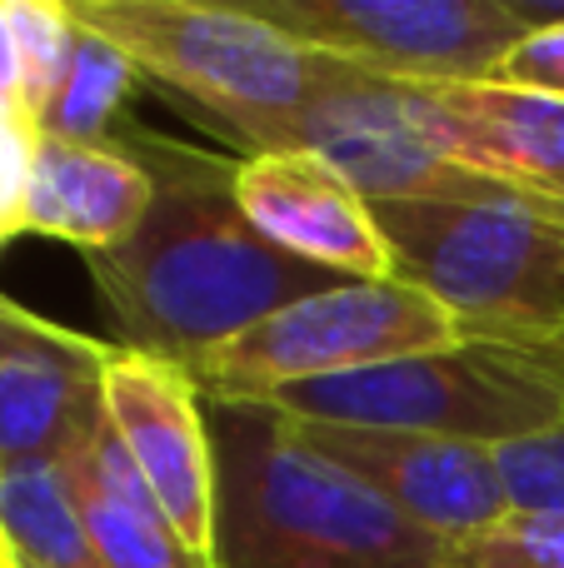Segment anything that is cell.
Masks as SVG:
<instances>
[{"instance_id": "6da1fadb", "label": "cell", "mask_w": 564, "mask_h": 568, "mask_svg": "<svg viewBox=\"0 0 564 568\" xmlns=\"http://www.w3.org/2000/svg\"><path fill=\"white\" fill-rule=\"evenodd\" d=\"M115 140L145 165L155 190L135 235L85 260L120 344L195 369L265 314L335 284V275L275 250L245 220L235 155L145 125H125Z\"/></svg>"}, {"instance_id": "7a4b0ae2", "label": "cell", "mask_w": 564, "mask_h": 568, "mask_svg": "<svg viewBox=\"0 0 564 568\" xmlns=\"http://www.w3.org/2000/svg\"><path fill=\"white\" fill-rule=\"evenodd\" d=\"M215 568H440L445 539L410 524L270 404L210 399Z\"/></svg>"}, {"instance_id": "3957f363", "label": "cell", "mask_w": 564, "mask_h": 568, "mask_svg": "<svg viewBox=\"0 0 564 568\" xmlns=\"http://www.w3.org/2000/svg\"><path fill=\"white\" fill-rule=\"evenodd\" d=\"M110 40L140 80L160 85L245 155L295 150L320 80V55L260 20L250 6L205 0H66Z\"/></svg>"}, {"instance_id": "277c9868", "label": "cell", "mask_w": 564, "mask_h": 568, "mask_svg": "<svg viewBox=\"0 0 564 568\" xmlns=\"http://www.w3.org/2000/svg\"><path fill=\"white\" fill-rule=\"evenodd\" d=\"M395 280L455 314L470 339L545 344L564 329V220L550 200L375 205Z\"/></svg>"}, {"instance_id": "5b68a950", "label": "cell", "mask_w": 564, "mask_h": 568, "mask_svg": "<svg viewBox=\"0 0 564 568\" xmlns=\"http://www.w3.org/2000/svg\"><path fill=\"white\" fill-rule=\"evenodd\" d=\"M265 404L300 424L425 434V439L500 449L564 419V384L530 349L465 339L455 349H430L340 379L295 384Z\"/></svg>"}, {"instance_id": "8992f818", "label": "cell", "mask_w": 564, "mask_h": 568, "mask_svg": "<svg viewBox=\"0 0 564 568\" xmlns=\"http://www.w3.org/2000/svg\"><path fill=\"white\" fill-rule=\"evenodd\" d=\"M470 334L455 314L405 280H335L265 314L195 364L210 399L265 404L280 389L375 369L430 349H455Z\"/></svg>"}, {"instance_id": "52a82bcc", "label": "cell", "mask_w": 564, "mask_h": 568, "mask_svg": "<svg viewBox=\"0 0 564 568\" xmlns=\"http://www.w3.org/2000/svg\"><path fill=\"white\" fill-rule=\"evenodd\" d=\"M310 55L410 90L485 85L530 36L510 0H245Z\"/></svg>"}, {"instance_id": "ba28073f", "label": "cell", "mask_w": 564, "mask_h": 568, "mask_svg": "<svg viewBox=\"0 0 564 568\" xmlns=\"http://www.w3.org/2000/svg\"><path fill=\"white\" fill-rule=\"evenodd\" d=\"M295 150L325 160L370 205L400 200H530L450 160L425 120L420 90L375 80L320 55V80L295 130Z\"/></svg>"}, {"instance_id": "9c48e42d", "label": "cell", "mask_w": 564, "mask_h": 568, "mask_svg": "<svg viewBox=\"0 0 564 568\" xmlns=\"http://www.w3.org/2000/svg\"><path fill=\"white\" fill-rule=\"evenodd\" d=\"M100 404L170 529L215 564V429L195 369L115 339Z\"/></svg>"}, {"instance_id": "30bf717a", "label": "cell", "mask_w": 564, "mask_h": 568, "mask_svg": "<svg viewBox=\"0 0 564 568\" xmlns=\"http://www.w3.org/2000/svg\"><path fill=\"white\" fill-rule=\"evenodd\" d=\"M110 344L0 294V464L60 459L95 424Z\"/></svg>"}, {"instance_id": "8fae6325", "label": "cell", "mask_w": 564, "mask_h": 568, "mask_svg": "<svg viewBox=\"0 0 564 568\" xmlns=\"http://www.w3.org/2000/svg\"><path fill=\"white\" fill-rule=\"evenodd\" d=\"M300 429L325 459H335L365 489H375L390 509H400L410 524H420L445 544L470 539L510 514L495 449L460 439H425V434L330 429V424H300Z\"/></svg>"}, {"instance_id": "7c38bea8", "label": "cell", "mask_w": 564, "mask_h": 568, "mask_svg": "<svg viewBox=\"0 0 564 568\" xmlns=\"http://www.w3.org/2000/svg\"><path fill=\"white\" fill-rule=\"evenodd\" d=\"M245 220L275 250L335 280H395V255L375 205L305 150L245 155L235 170Z\"/></svg>"}, {"instance_id": "4fadbf2b", "label": "cell", "mask_w": 564, "mask_h": 568, "mask_svg": "<svg viewBox=\"0 0 564 568\" xmlns=\"http://www.w3.org/2000/svg\"><path fill=\"white\" fill-rule=\"evenodd\" d=\"M420 100L450 160L530 200L564 205V100L495 80L420 90Z\"/></svg>"}, {"instance_id": "5bb4252c", "label": "cell", "mask_w": 564, "mask_h": 568, "mask_svg": "<svg viewBox=\"0 0 564 568\" xmlns=\"http://www.w3.org/2000/svg\"><path fill=\"white\" fill-rule=\"evenodd\" d=\"M150 195L155 190H150L145 165L120 140H100V145L36 140L20 230L60 240L85 260L110 255L140 230Z\"/></svg>"}, {"instance_id": "9a60e30c", "label": "cell", "mask_w": 564, "mask_h": 568, "mask_svg": "<svg viewBox=\"0 0 564 568\" xmlns=\"http://www.w3.org/2000/svg\"><path fill=\"white\" fill-rule=\"evenodd\" d=\"M66 459L100 568H215L170 529L155 494L145 489L125 444L110 429L105 404H100L95 424L66 449Z\"/></svg>"}, {"instance_id": "2e32d148", "label": "cell", "mask_w": 564, "mask_h": 568, "mask_svg": "<svg viewBox=\"0 0 564 568\" xmlns=\"http://www.w3.org/2000/svg\"><path fill=\"white\" fill-rule=\"evenodd\" d=\"M0 554L6 568H100L66 454L0 464Z\"/></svg>"}, {"instance_id": "e0dca14e", "label": "cell", "mask_w": 564, "mask_h": 568, "mask_svg": "<svg viewBox=\"0 0 564 568\" xmlns=\"http://www.w3.org/2000/svg\"><path fill=\"white\" fill-rule=\"evenodd\" d=\"M140 85V70L110 45L100 30L75 20L70 10V40L60 70L50 80L36 115L40 140H70V145H100L125 130V105Z\"/></svg>"}, {"instance_id": "ac0fdd59", "label": "cell", "mask_w": 564, "mask_h": 568, "mask_svg": "<svg viewBox=\"0 0 564 568\" xmlns=\"http://www.w3.org/2000/svg\"><path fill=\"white\" fill-rule=\"evenodd\" d=\"M440 568H564V509L560 514L510 509L490 529L445 544Z\"/></svg>"}, {"instance_id": "d6986e66", "label": "cell", "mask_w": 564, "mask_h": 568, "mask_svg": "<svg viewBox=\"0 0 564 568\" xmlns=\"http://www.w3.org/2000/svg\"><path fill=\"white\" fill-rule=\"evenodd\" d=\"M495 469H500V484H505L510 509L560 514L564 509V419L525 434V439L500 444Z\"/></svg>"}, {"instance_id": "ffe728a7", "label": "cell", "mask_w": 564, "mask_h": 568, "mask_svg": "<svg viewBox=\"0 0 564 568\" xmlns=\"http://www.w3.org/2000/svg\"><path fill=\"white\" fill-rule=\"evenodd\" d=\"M36 130L20 115L0 105V250L20 240V210H26V180H30V155H36Z\"/></svg>"}, {"instance_id": "44dd1931", "label": "cell", "mask_w": 564, "mask_h": 568, "mask_svg": "<svg viewBox=\"0 0 564 568\" xmlns=\"http://www.w3.org/2000/svg\"><path fill=\"white\" fill-rule=\"evenodd\" d=\"M495 85L535 90V95L564 100V26L555 30H530L495 70Z\"/></svg>"}, {"instance_id": "7402d4cb", "label": "cell", "mask_w": 564, "mask_h": 568, "mask_svg": "<svg viewBox=\"0 0 564 568\" xmlns=\"http://www.w3.org/2000/svg\"><path fill=\"white\" fill-rule=\"evenodd\" d=\"M525 30H555L564 26V0H510Z\"/></svg>"}, {"instance_id": "603a6c76", "label": "cell", "mask_w": 564, "mask_h": 568, "mask_svg": "<svg viewBox=\"0 0 564 568\" xmlns=\"http://www.w3.org/2000/svg\"><path fill=\"white\" fill-rule=\"evenodd\" d=\"M530 354H535L540 364H545L550 374H555V379L564 384V334H555V339H545V344H525Z\"/></svg>"}, {"instance_id": "cb8c5ba5", "label": "cell", "mask_w": 564, "mask_h": 568, "mask_svg": "<svg viewBox=\"0 0 564 568\" xmlns=\"http://www.w3.org/2000/svg\"><path fill=\"white\" fill-rule=\"evenodd\" d=\"M550 210H555V215H560V220H564V205H560V200H550Z\"/></svg>"}, {"instance_id": "d4e9b609", "label": "cell", "mask_w": 564, "mask_h": 568, "mask_svg": "<svg viewBox=\"0 0 564 568\" xmlns=\"http://www.w3.org/2000/svg\"><path fill=\"white\" fill-rule=\"evenodd\" d=\"M0 568H6V554H0Z\"/></svg>"}, {"instance_id": "484cf974", "label": "cell", "mask_w": 564, "mask_h": 568, "mask_svg": "<svg viewBox=\"0 0 564 568\" xmlns=\"http://www.w3.org/2000/svg\"><path fill=\"white\" fill-rule=\"evenodd\" d=\"M560 334H564V329H560Z\"/></svg>"}]
</instances>
